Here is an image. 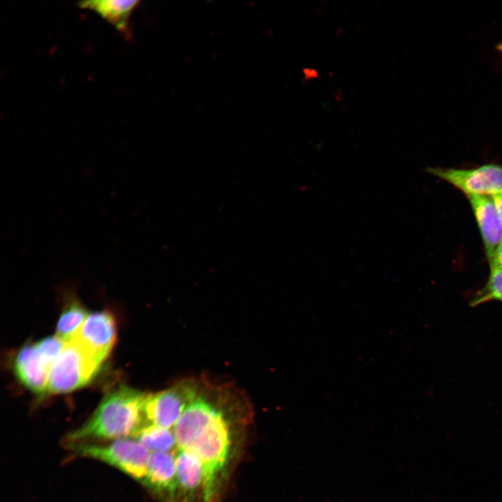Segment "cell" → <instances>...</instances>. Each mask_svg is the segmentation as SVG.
Wrapping results in <instances>:
<instances>
[{
	"label": "cell",
	"instance_id": "cell-1",
	"mask_svg": "<svg viewBox=\"0 0 502 502\" xmlns=\"http://www.w3.org/2000/svg\"><path fill=\"white\" fill-rule=\"evenodd\" d=\"M146 395L121 386L102 400L91 417L66 437L70 445L88 440H116L135 437L147 423Z\"/></svg>",
	"mask_w": 502,
	"mask_h": 502
},
{
	"label": "cell",
	"instance_id": "cell-2",
	"mask_svg": "<svg viewBox=\"0 0 502 502\" xmlns=\"http://www.w3.org/2000/svg\"><path fill=\"white\" fill-rule=\"evenodd\" d=\"M229 443V424L220 408L211 423L186 450L201 462L204 502H210L214 496L218 477L227 460Z\"/></svg>",
	"mask_w": 502,
	"mask_h": 502
},
{
	"label": "cell",
	"instance_id": "cell-3",
	"mask_svg": "<svg viewBox=\"0 0 502 502\" xmlns=\"http://www.w3.org/2000/svg\"><path fill=\"white\" fill-rule=\"evenodd\" d=\"M102 364L75 341L66 342L50 368L47 393H68L87 385L98 373Z\"/></svg>",
	"mask_w": 502,
	"mask_h": 502
},
{
	"label": "cell",
	"instance_id": "cell-4",
	"mask_svg": "<svg viewBox=\"0 0 502 502\" xmlns=\"http://www.w3.org/2000/svg\"><path fill=\"white\" fill-rule=\"evenodd\" d=\"M74 451L84 457L108 464L142 481L146 475L151 452L139 441L129 438L105 445L73 444Z\"/></svg>",
	"mask_w": 502,
	"mask_h": 502
},
{
	"label": "cell",
	"instance_id": "cell-5",
	"mask_svg": "<svg viewBox=\"0 0 502 502\" xmlns=\"http://www.w3.org/2000/svg\"><path fill=\"white\" fill-rule=\"evenodd\" d=\"M199 386L182 381L165 390L146 395L144 415L147 425L171 429L196 397Z\"/></svg>",
	"mask_w": 502,
	"mask_h": 502
},
{
	"label": "cell",
	"instance_id": "cell-6",
	"mask_svg": "<svg viewBox=\"0 0 502 502\" xmlns=\"http://www.w3.org/2000/svg\"><path fill=\"white\" fill-rule=\"evenodd\" d=\"M427 171L452 184L466 195L492 197L502 193V166L484 165L472 169L429 167Z\"/></svg>",
	"mask_w": 502,
	"mask_h": 502
},
{
	"label": "cell",
	"instance_id": "cell-7",
	"mask_svg": "<svg viewBox=\"0 0 502 502\" xmlns=\"http://www.w3.org/2000/svg\"><path fill=\"white\" fill-rule=\"evenodd\" d=\"M116 338L115 319L111 312L102 311L88 314L71 340L103 363L112 351Z\"/></svg>",
	"mask_w": 502,
	"mask_h": 502
},
{
	"label": "cell",
	"instance_id": "cell-8",
	"mask_svg": "<svg viewBox=\"0 0 502 502\" xmlns=\"http://www.w3.org/2000/svg\"><path fill=\"white\" fill-rule=\"evenodd\" d=\"M50 365L40 354L35 344H27L17 352L14 361L17 378L38 395L47 392Z\"/></svg>",
	"mask_w": 502,
	"mask_h": 502
},
{
	"label": "cell",
	"instance_id": "cell-9",
	"mask_svg": "<svg viewBox=\"0 0 502 502\" xmlns=\"http://www.w3.org/2000/svg\"><path fill=\"white\" fill-rule=\"evenodd\" d=\"M467 197L489 259L502 241V220L492 197L477 195Z\"/></svg>",
	"mask_w": 502,
	"mask_h": 502
},
{
	"label": "cell",
	"instance_id": "cell-10",
	"mask_svg": "<svg viewBox=\"0 0 502 502\" xmlns=\"http://www.w3.org/2000/svg\"><path fill=\"white\" fill-rule=\"evenodd\" d=\"M141 482L155 493L173 496L178 487L176 457L170 452H151Z\"/></svg>",
	"mask_w": 502,
	"mask_h": 502
},
{
	"label": "cell",
	"instance_id": "cell-11",
	"mask_svg": "<svg viewBox=\"0 0 502 502\" xmlns=\"http://www.w3.org/2000/svg\"><path fill=\"white\" fill-rule=\"evenodd\" d=\"M140 1L123 0H93L79 3V7L98 13L119 32L128 34L130 18Z\"/></svg>",
	"mask_w": 502,
	"mask_h": 502
},
{
	"label": "cell",
	"instance_id": "cell-12",
	"mask_svg": "<svg viewBox=\"0 0 502 502\" xmlns=\"http://www.w3.org/2000/svg\"><path fill=\"white\" fill-rule=\"evenodd\" d=\"M175 457L178 487L184 494H190L202 486L201 462L195 454L184 450H178Z\"/></svg>",
	"mask_w": 502,
	"mask_h": 502
},
{
	"label": "cell",
	"instance_id": "cell-13",
	"mask_svg": "<svg viewBox=\"0 0 502 502\" xmlns=\"http://www.w3.org/2000/svg\"><path fill=\"white\" fill-rule=\"evenodd\" d=\"M135 438L151 452H169L176 446L175 435L171 429L154 425L144 427Z\"/></svg>",
	"mask_w": 502,
	"mask_h": 502
},
{
	"label": "cell",
	"instance_id": "cell-14",
	"mask_svg": "<svg viewBox=\"0 0 502 502\" xmlns=\"http://www.w3.org/2000/svg\"><path fill=\"white\" fill-rule=\"evenodd\" d=\"M84 306L71 301L62 312L56 325V336L65 342L70 341L87 317Z\"/></svg>",
	"mask_w": 502,
	"mask_h": 502
},
{
	"label": "cell",
	"instance_id": "cell-15",
	"mask_svg": "<svg viewBox=\"0 0 502 502\" xmlns=\"http://www.w3.org/2000/svg\"><path fill=\"white\" fill-rule=\"evenodd\" d=\"M489 300L502 301V269H491L485 287L472 301V305H477Z\"/></svg>",
	"mask_w": 502,
	"mask_h": 502
},
{
	"label": "cell",
	"instance_id": "cell-16",
	"mask_svg": "<svg viewBox=\"0 0 502 502\" xmlns=\"http://www.w3.org/2000/svg\"><path fill=\"white\" fill-rule=\"evenodd\" d=\"M66 342L57 336L45 337L36 343L38 351L50 365L58 358Z\"/></svg>",
	"mask_w": 502,
	"mask_h": 502
},
{
	"label": "cell",
	"instance_id": "cell-17",
	"mask_svg": "<svg viewBox=\"0 0 502 502\" xmlns=\"http://www.w3.org/2000/svg\"><path fill=\"white\" fill-rule=\"evenodd\" d=\"M491 269H502V241L489 259Z\"/></svg>",
	"mask_w": 502,
	"mask_h": 502
},
{
	"label": "cell",
	"instance_id": "cell-18",
	"mask_svg": "<svg viewBox=\"0 0 502 502\" xmlns=\"http://www.w3.org/2000/svg\"><path fill=\"white\" fill-rule=\"evenodd\" d=\"M502 220V193L492 197Z\"/></svg>",
	"mask_w": 502,
	"mask_h": 502
},
{
	"label": "cell",
	"instance_id": "cell-19",
	"mask_svg": "<svg viewBox=\"0 0 502 502\" xmlns=\"http://www.w3.org/2000/svg\"><path fill=\"white\" fill-rule=\"evenodd\" d=\"M497 49H498V50H499V52H501V54H502V43L499 44V45L497 46Z\"/></svg>",
	"mask_w": 502,
	"mask_h": 502
}]
</instances>
